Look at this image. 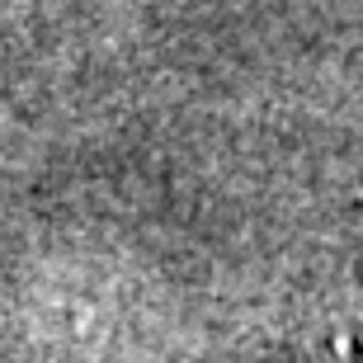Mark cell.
I'll return each instance as SVG.
<instances>
[{"label": "cell", "mask_w": 363, "mask_h": 363, "mask_svg": "<svg viewBox=\"0 0 363 363\" xmlns=\"http://www.w3.org/2000/svg\"><path fill=\"white\" fill-rule=\"evenodd\" d=\"M316 363H363V340H335Z\"/></svg>", "instance_id": "cell-1"}]
</instances>
